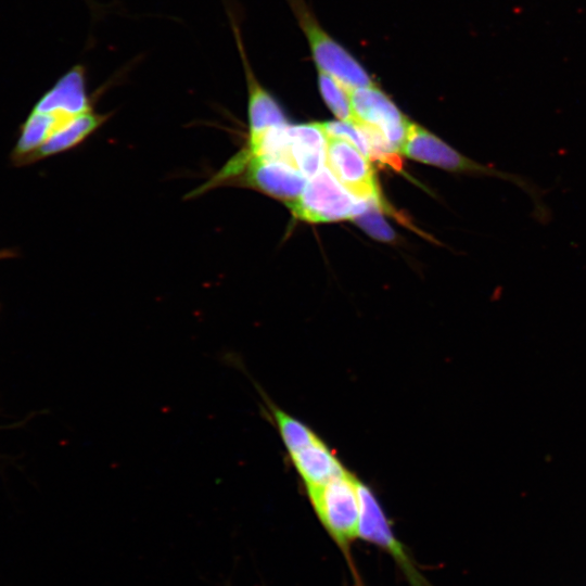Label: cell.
<instances>
[{
  "label": "cell",
  "mask_w": 586,
  "mask_h": 586,
  "mask_svg": "<svg viewBox=\"0 0 586 586\" xmlns=\"http://www.w3.org/2000/svg\"><path fill=\"white\" fill-rule=\"evenodd\" d=\"M8 256L7 253L0 252V258Z\"/></svg>",
  "instance_id": "cell-16"
},
{
  "label": "cell",
  "mask_w": 586,
  "mask_h": 586,
  "mask_svg": "<svg viewBox=\"0 0 586 586\" xmlns=\"http://www.w3.org/2000/svg\"><path fill=\"white\" fill-rule=\"evenodd\" d=\"M228 181L240 182L289 205L302 194L308 180L286 163L235 154L203 189L207 190Z\"/></svg>",
  "instance_id": "cell-2"
},
{
  "label": "cell",
  "mask_w": 586,
  "mask_h": 586,
  "mask_svg": "<svg viewBox=\"0 0 586 586\" xmlns=\"http://www.w3.org/2000/svg\"><path fill=\"white\" fill-rule=\"evenodd\" d=\"M303 30L317 69L336 78L347 89L374 85L365 67L318 23L305 0H286Z\"/></svg>",
  "instance_id": "cell-3"
},
{
  "label": "cell",
  "mask_w": 586,
  "mask_h": 586,
  "mask_svg": "<svg viewBox=\"0 0 586 586\" xmlns=\"http://www.w3.org/2000/svg\"><path fill=\"white\" fill-rule=\"evenodd\" d=\"M355 123L379 133L394 153H400L410 122L374 85L347 89Z\"/></svg>",
  "instance_id": "cell-6"
},
{
  "label": "cell",
  "mask_w": 586,
  "mask_h": 586,
  "mask_svg": "<svg viewBox=\"0 0 586 586\" xmlns=\"http://www.w3.org/2000/svg\"><path fill=\"white\" fill-rule=\"evenodd\" d=\"M107 118V114L97 113L93 109L74 117L56 130L40 148L29 154L21 165L30 164L75 148L102 126Z\"/></svg>",
  "instance_id": "cell-11"
},
{
  "label": "cell",
  "mask_w": 586,
  "mask_h": 586,
  "mask_svg": "<svg viewBox=\"0 0 586 586\" xmlns=\"http://www.w3.org/2000/svg\"><path fill=\"white\" fill-rule=\"evenodd\" d=\"M326 166L354 196L377 202L385 209L369 158L348 141L327 137Z\"/></svg>",
  "instance_id": "cell-7"
},
{
  "label": "cell",
  "mask_w": 586,
  "mask_h": 586,
  "mask_svg": "<svg viewBox=\"0 0 586 586\" xmlns=\"http://www.w3.org/2000/svg\"><path fill=\"white\" fill-rule=\"evenodd\" d=\"M319 520L341 545L358 536L357 477L348 471L329 482L305 487Z\"/></svg>",
  "instance_id": "cell-5"
},
{
  "label": "cell",
  "mask_w": 586,
  "mask_h": 586,
  "mask_svg": "<svg viewBox=\"0 0 586 586\" xmlns=\"http://www.w3.org/2000/svg\"><path fill=\"white\" fill-rule=\"evenodd\" d=\"M382 209L379 203L369 201L368 206L353 220L370 237L379 241L392 242L395 239V232L383 218Z\"/></svg>",
  "instance_id": "cell-15"
},
{
  "label": "cell",
  "mask_w": 586,
  "mask_h": 586,
  "mask_svg": "<svg viewBox=\"0 0 586 586\" xmlns=\"http://www.w3.org/2000/svg\"><path fill=\"white\" fill-rule=\"evenodd\" d=\"M327 137H336L348 141L367 158L372 160L371 144L361 129L355 122H324L319 123Z\"/></svg>",
  "instance_id": "cell-14"
},
{
  "label": "cell",
  "mask_w": 586,
  "mask_h": 586,
  "mask_svg": "<svg viewBox=\"0 0 586 586\" xmlns=\"http://www.w3.org/2000/svg\"><path fill=\"white\" fill-rule=\"evenodd\" d=\"M92 109V100L87 92L86 71L79 64L62 75L33 107L36 111L62 110L74 115Z\"/></svg>",
  "instance_id": "cell-9"
},
{
  "label": "cell",
  "mask_w": 586,
  "mask_h": 586,
  "mask_svg": "<svg viewBox=\"0 0 586 586\" xmlns=\"http://www.w3.org/2000/svg\"><path fill=\"white\" fill-rule=\"evenodd\" d=\"M368 203L349 193L328 167H323L309 178L302 194L286 206L297 219L330 222L353 219Z\"/></svg>",
  "instance_id": "cell-4"
},
{
  "label": "cell",
  "mask_w": 586,
  "mask_h": 586,
  "mask_svg": "<svg viewBox=\"0 0 586 586\" xmlns=\"http://www.w3.org/2000/svg\"><path fill=\"white\" fill-rule=\"evenodd\" d=\"M239 154L286 163L308 179L326 165L327 136L319 123H286L271 128L256 145L243 148Z\"/></svg>",
  "instance_id": "cell-1"
},
{
  "label": "cell",
  "mask_w": 586,
  "mask_h": 586,
  "mask_svg": "<svg viewBox=\"0 0 586 586\" xmlns=\"http://www.w3.org/2000/svg\"><path fill=\"white\" fill-rule=\"evenodd\" d=\"M76 116L78 115L62 110H31L22 125L18 140L13 150L14 162L22 164L29 154L40 148L56 130Z\"/></svg>",
  "instance_id": "cell-12"
},
{
  "label": "cell",
  "mask_w": 586,
  "mask_h": 586,
  "mask_svg": "<svg viewBox=\"0 0 586 586\" xmlns=\"http://www.w3.org/2000/svg\"><path fill=\"white\" fill-rule=\"evenodd\" d=\"M288 455L304 487L324 484L347 472L320 437Z\"/></svg>",
  "instance_id": "cell-10"
},
{
  "label": "cell",
  "mask_w": 586,
  "mask_h": 586,
  "mask_svg": "<svg viewBox=\"0 0 586 586\" xmlns=\"http://www.w3.org/2000/svg\"><path fill=\"white\" fill-rule=\"evenodd\" d=\"M320 94L331 112L344 122H355L348 90L333 76L318 71Z\"/></svg>",
  "instance_id": "cell-13"
},
{
  "label": "cell",
  "mask_w": 586,
  "mask_h": 586,
  "mask_svg": "<svg viewBox=\"0 0 586 586\" xmlns=\"http://www.w3.org/2000/svg\"><path fill=\"white\" fill-rule=\"evenodd\" d=\"M357 493L359 500L358 536L387 550L413 579L416 574L402 545L395 538L375 494L369 485L359 479H357Z\"/></svg>",
  "instance_id": "cell-8"
}]
</instances>
